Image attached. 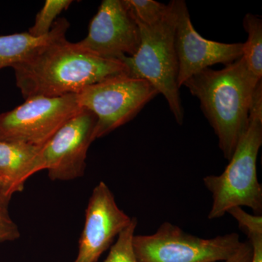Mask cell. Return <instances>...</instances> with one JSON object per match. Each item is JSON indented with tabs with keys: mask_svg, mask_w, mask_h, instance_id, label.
Masks as SVG:
<instances>
[{
	"mask_svg": "<svg viewBox=\"0 0 262 262\" xmlns=\"http://www.w3.org/2000/svg\"><path fill=\"white\" fill-rule=\"evenodd\" d=\"M12 68L24 99L77 94L91 84L130 75L123 61L96 56L66 38L40 48Z\"/></svg>",
	"mask_w": 262,
	"mask_h": 262,
	"instance_id": "6da1fadb",
	"label": "cell"
},
{
	"mask_svg": "<svg viewBox=\"0 0 262 262\" xmlns=\"http://www.w3.org/2000/svg\"><path fill=\"white\" fill-rule=\"evenodd\" d=\"M261 80L241 57L222 70L205 69L183 84L199 99L227 160L247 129L253 94Z\"/></svg>",
	"mask_w": 262,
	"mask_h": 262,
	"instance_id": "7a4b0ae2",
	"label": "cell"
},
{
	"mask_svg": "<svg viewBox=\"0 0 262 262\" xmlns=\"http://www.w3.org/2000/svg\"><path fill=\"white\" fill-rule=\"evenodd\" d=\"M262 144V80L253 94L249 122L228 165L219 176L203 179L212 195L209 220L221 218L229 210L246 206L261 215L262 187L258 182L256 162Z\"/></svg>",
	"mask_w": 262,
	"mask_h": 262,
	"instance_id": "3957f363",
	"label": "cell"
},
{
	"mask_svg": "<svg viewBox=\"0 0 262 262\" xmlns=\"http://www.w3.org/2000/svg\"><path fill=\"white\" fill-rule=\"evenodd\" d=\"M177 0L168 3L163 18L151 24L139 23L141 42L134 56L123 57V61L133 77L149 82L168 103L179 125L184 122V112L177 83L178 58L175 48Z\"/></svg>",
	"mask_w": 262,
	"mask_h": 262,
	"instance_id": "277c9868",
	"label": "cell"
},
{
	"mask_svg": "<svg viewBox=\"0 0 262 262\" xmlns=\"http://www.w3.org/2000/svg\"><path fill=\"white\" fill-rule=\"evenodd\" d=\"M158 94L148 81L122 75L87 86L77 99L81 108L96 115V140L130 121Z\"/></svg>",
	"mask_w": 262,
	"mask_h": 262,
	"instance_id": "5b68a950",
	"label": "cell"
},
{
	"mask_svg": "<svg viewBox=\"0 0 262 262\" xmlns=\"http://www.w3.org/2000/svg\"><path fill=\"white\" fill-rule=\"evenodd\" d=\"M237 233L202 238L164 222L154 234L134 235L137 262H216L232 256L241 244Z\"/></svg>",
	"mask_w": 262,
	"mask_h": 262,
	"instance_id": "8992f818",
	"label": "cell"
},
{
	"mask_svg": "<svg viewBox=\"0 0 262 262\" xmlns=\"http://www.w3.org/2000/svg\"><path fill=\"white\" fill-rule=\"evenodd\" d=\"M80 108L77 94L27 98L11 111L0 114V141L42 146Z\"/></svg>",
	"mask_w": 262,
	"mask_h": 262,
	"instance_id": "52a82bcc",
	"label": "cell"
},
{
	"mask_svg": "<svg viewBox=\"0 0 262 262\" xmlns=\"http://www.w3.org/2000/svg\"><path fill=\"white\" fill-rule=\"evenodd\" d=\"M96 121L94 113L81 108L42 146L35 173L47 170L52 181H70L82 177L88 151L95 141Z\"/></svg>",
	"mask_w": 262,
	"mask_h": 262,
	"instance_id": "ba28073f",
	"label": "cell"
},
{
	"mask_svg": "<svg viewBox=\"0 0 262 262\" xmlns=\"http://www.w3.org/2000/svg\"><path fill=\"white\" fill-rule=\"evenodd\" d=\"M140 42V29L125 0H103L87 37L77 43L96 56L120 60L134 56Z\"/></svg>",
	"mask_w": 262,
	"mask_h": 262,
	"instance_id": "9c48e42d",
	"label": "cell"
},
{
	"mask_svg": "<svg viewBox=\"0 0 262 262\" xmlns=\"http://www.w3.org/2000/svg\"><path fill=\"white\" fill-rule=\"evenodd\" d=\"M175 48L179 63V89L186 81L211 66L227 65L243 56L244 43H222L200 35L191 20L186 3L177 0Z\"/></svg>",
	"mask_w": 262,
	"mask_h": 262,
	"instance_id": "30bf717a",
	"label": "cell"
},
{
	"mask_svg": "<svg viewBox=\"0 0 262 262\" xmlns=\"http://www.w3.org/2000/svg\"><path fill=\"white\" fill-rule=\"evenodd\" d=\"M130 218L117 206L110 188L101 182L94 188L75 262H96L114 239L130 225Z\"/></svg>",
	"mask_w": 262,
	"mask_h": 262,
	"instance_id": "8fae6325",
	"label": "cell"
},
{
	"mask_svg": "<svg viewBox=\"0 0 262 262\" xmlns=\"http://www.w3.org/2000/svg\"><path fill=\"white\" fill-rule=\"evenodd\" d=\"M42 147L16 141H0V173L13 194L21 192L27 179L35 173Z\"/></svg>",
	"mask_w": 262,
	"mask_h": 262,
	"instance_id": "7c38bea8",
	"label": "cell"
},
{
	"mask_svg": "<svg viewBox=\"0 0 262 262\" xmlns=\"http://www.w3.org/2000/svg\"><path fill=\"white\" fill-rule=\"evenodd\" d=\"M70 24L66 18L57 19L51 32L42 37H34L27 32L0 36V70L13 67L32 56L38 50L66 38Z\"/></svg>",
	"mask_w": 262,
	"mask_h": 262,
	"instance_id": "4fadbf2b",
	"label": "cell"
},
{
	"mask_svg": "<svg viewBox=\"0 0 262 262\" xmlns=\"http://www.w3.org/2000/svg\"><path fill=\"white\" fill-rule=\"evenodd\" d=\"M244 27L248 34L244 43L243 58L250 71L262 79V20L256 15L248 13L244 17Z\"/></svg>",
	"mask_w": 262,
	"mask_h": 262,
	"instance_id": "5bb4252c",
	"label": "cell"
},
{
	"mask_svg": "<svg viewBox=\"0 0 262 262\" xmlns=\"http://www.w3.org/2000/svg\"><path fill=\"white\" fill-rule=\"evenodd\" d=\"M229 213L237 221L239 228L247 235L253 248L251 262H262V216L250 214L242 207L229 210Z\"/></svg>",
	"mask_w": 262,
	"mask_h": 262,
	"instance_id": "9a60e30c",
	"label": "cell"
},
{
	"mask_svg": "<svg viewBox=\"0 0 262 262\" xmlns=\"http://www.w3.org/2000/svg\"><path fill=\"white\" fill-rule=\"evenodd\" d=\"M73 3L72 0H46L44 6L36 15L34 25L29 34L34 37H42L49 34L57 17Z\"/></svg>",
	"mask_w": 262,
	"mask_h": 262,
	"instance_id": "2e32d148",
	"label": "cell"
},
{
	"mask_svg": "<svg viewBox=\"0 0 262 262\" xmlns=\"http://www.w3.org/2000/svg\"><path fill=\"white\" fill-rule=\"evenodd\" d=\"M137 224V220L133 218L130 225L119 234L104 262H137L133 245Z\"/></svg>",
	"mask_w": 262,
	"mask_h": 262,
	"instance_id": "e0dca14e",
	"label": "cell"
},
{
	"mask_svg": "<svg viewBox=\"0 0 262 262\" xmlns=\"http://www.w3.org/2000/svg\"><path fill=\"white\" fill-rule=\"evenodd\" d=\"M129 9L136 21L151 24L165 16L168 10V4L154 0H125Z\"/></svg>",
	"mask_w": 262,
	"mask_h": 262,
	"instance_id": "ac0fdd59",
	"label": "cell"
},
{
	"mask_svg": "<svg viewBox=\"0 0 262 262\" xmlns=\"http://www.w3.org/2000/svg\"><path fill=\"white\" fill-rule=\"evenodd\" d=\"M20 236L18 227L10 217L8 208H0V244L15 241Z\"/></svg>",
	"mask_w": 262,
	"mask_h": 262,
	"instance_id": "d6986e66",
	"label": "cell"
},
{
	"mask_svg": "<svg viewBox=\"0 0 262 262\" xmlns=\"http://www.w3.org/2000/svg\"><path fill=\"white\" fill-rule=\"evenodd\" d=\"M253 257V248L249 241L241 243L237 251L228 259L223 262H251Z\"/></svg>",
	"mask_w": 262,
	"mask_h": 262,
	"instance_id": "ffe728a7",
	"label": "cell"
},
{
	"mask_svg": "<svg viewBox=\"0 0 262 262\" xmlns=\"http://www.w3.org/2000/svg\"><path fill=\"white\" fill-rule=\"evenodd\" d=\"M13 192L6 182L0 181V208H8Z\"/></svg>",
	"mask_w": 262,
	"mask_h": 262,
	"instance_id": "44dd1931",
	"label": "cell"
},
{
	"mask_svg": "<svg viewBox=\"0 0 262 262\" xmlns=\"http://www.w3.org/2000/svg\"><path fill=\"white\" fill-rule=\"evenodd\" d=\"M0 181H2V182H6V181H5V179L4 178V177H3V175H2L1 173H0ZM7 183V182H6ZM8 184V183H7Z\"/></svg>",
	"mask_w": 262,
	"mask_h": 262,
	"instance_id": "7402d4cb",
	"label": "cell"
}]
</instances>
